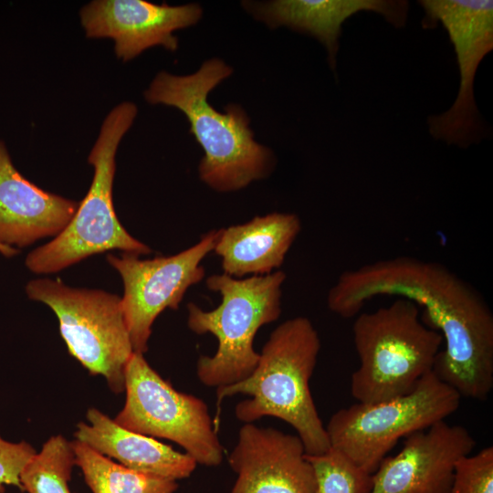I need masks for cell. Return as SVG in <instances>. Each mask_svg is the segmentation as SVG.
<instances>
[{
  "label": "cell",
  "instance_id": "6da1fadb",
  "mask_svg": "<svg viewBox=\"0 0 493 493\" xmlns=\"http://www.w3.org/2000/svg\"><path fill=\"white\" fill-rule=\"evenodd\" d=\"M385 295L415 302L424 324L442 335L435 375L461 397L486 400L493 388V313L481 293L439 262L400 256L341 273L327 306L349 319Z\"/></svg>",
  "mask_w": 493,
  "mask_h": 493
},
{
  "label": "cell",
  "instance_id": "7a4b0ae2",
  "mask_svg": "<svg viewBox=\"0 0 493 493\" xmlns=\"http://www.w3.org/2000/svg\"><path fill=\"white\" fill-rule=\"evenodd\" d=\"M233 72L219 58L205 61L185 76L159 72L144 91L151 104L180 110L187 118L190 132L204 151L200 179L217 192H234L269 175L275 166L272 152L254 139L249 119L237 105L226 112L208 102V94Z\"/></svg>",
  "mask_w": 493,
  "mask_h": 493
},
{
  "label": "cell",
  "instance_id": "3957f363",
  "mask_svg": "<svg viewBox=\"0 0 493 493\" xmlns=\"http://www.w3.org/2000/svg\"><path fill=\"white\" fill-rule=\"evenodd\" d=\"M320 351L318 331L308 318L285 320L271 332L247 378L216 388L218 407L226 397L246 394L251 398L235 408L238 420L279 418L297 431L307 455L326 452L329 437L309 390Z\"/></svg>",
  "mask_w": 493,
  "mask_h": 493
},
{
  "label": "cell",
  "instance_id": "277c9868",
  "mask_svg": "<svg viewBox=\"0 0 493 493\" xmlns=\"http://www.w3.org/2000/svg\"><path fill=\"white\" fill-rule=\"evenodd\" d=\"M419 306L404 298L360 312L352 325L360 365L351 377L357 403L404 395L433 371L442 335L421 320Z\"/></svg>",
  "mask_w": 493,
  "mask_h": 493
},
{
  "label": "cell",
  "instance_id": "5b68a950",
  "mask_svg": "<svg viewBox=\"0 0 493 493\" xmlns=\"http://www.w3.org/2000/svg\"><path fill=\"white\" fill-rule=\"evenodd\" d=\"M281 270L263 276L235 278L226 274L209 276L205 284L218 292L221 303L212 310L187 305V326L195 334H213L218 341L213 356L202 355L196 364L199 381L208 387L235 384L255 370L259 352L254 349L257 330L281 314Z\"/></svg>",
  "mask_w": 493,
  "mask_h": 493
},
{
  "label": "cell",
  "instance_id": "8992f818",
  "mask_svg": "<svg viewBox=\"0 0 493 493\" xmlns=\"http://www.w3.org/2000/svg\"><path fill=\"white\" fill-rule=\"evenodd\" d=\"M136 115V105L124 101L106 116L88 157L94 168L89 189L65 229L27 255L25 264L30 271L58 272L88 257L113 249L138 256L152 252L122 226L112 200L117 149Z\"/></svg>",
  "mask_w": 493,
  "mask_h": 493
},
{
  "label": "cell",
  "instance_id": "52a82bcc",
  "mask_svg": "<svg viewBox=\"0 0 493 493\" xmlns=\"http://www.w3.org/2000/svg\"><path fill=\"white\" fill-rule=\"evenodd\" d=\"M460 400L432 371L406 394L338 410L325 427L330 446L372 475L401 438L446 420Z\"/></svg>",
  "mask_w": 493,
  "mask_h": 493
},
{
  "label": "cell",
  "instance_id": "ba28073f",
  "mask_svg": "<svg viewBox=\"0 0 493 493\" xmlns=\"http://www.w3.org/2000/svg\"><path fill=\"white\" fill-rule=\"evenodd\" d=\"M26 292L57 315L69 353L91 374L102 375L115 393L123 392L125 369L133 349L121 298L50 278L30 280Z\"/></svg>",
  "mask_w": 493,
  "mask_h": 493
},
{
  "label": "cell",
  "instance_id": "9c48e42d",
  "mask_svg": "<svg viewBox=\"0 0 493 493\" xmlns=\"http://www.w3.org/2000/svg\"><path fill=\"white\" fill-rule=\"evenodd\" d=\"M126 400L114 421L121 427L181 446L196 464L218 466L223 446L204 400L176 391L147 362L131 354L125 369Z\"/></svg>",
  "mask_w": 493,
  "mask_h": 493
},
{
  "label": "cell",
  "instance_id": "30bf717a",
  "mask_svg": "<svg viewBox=\"0 0 493 493\" xmlns=\"http://www.w3.org/2000/svg\"><path fill=\"white\" fill-rule=\"evenodd\" d=\"M424 28L440 23L446 30L456 55L460 72L458 94L446 111L428 117L429 132L447 144L467 148L486 135V128L474 97L478 65L493 49V1L421 0Z\"/></svg>",
  "mask_w": 493,
  "mask_h": 493
},
{
  "label": "cell",
  "instance_id": "8fae6325",
  "mask_svg": "<svg viewBox=\"0 0 493 493\" xmlns=\"http://www.w3.org/2000/svg\"><path fill=\"white\" fill-rule=\"evenodd\" d=\"M219 234L220 229L211 230L195 245L169 257L107 255L123 282L121 307L134 352L147 351L155 319L167 308L177 309L188 288L205 278L201 263L214 250Z\"/></svg>",
  "mask_w": 493,
  "mask_h": 493
},
{
  "label": "cell",
  "instance_id": "7c38bea8",
  "mask_svg": "<svg viewBox=\"0 0 493 493\" xmlns=\"http://www.w3.org/2000/svg\"><path fill=\"white\" fill-rule=\"evenodd\" d=\"M475 446L466 427L439 421L407 435L395 456L384 457L370 493H449L457 461Z\"/></svg>",
  "mask_w": 493,
  "mask_h": 493
},
{
  "label": "cell",
  "instance_id": "4fadbf2b",
  "mask_svg": "<svg viewBox=\"0 0 493 493\" xmlns=\"http://www.w3.org/2000/svg\"><path fill=\"white\" fill-rule=\"evenodd\" d=\"M203 10L197 4L157 5L142 0H94L80 10L87 37H110L122 61L131 60L152 47L174 51L173 32L195 25Z\"/></svg>",
  "mask_w": 493,
  "mask_h": 493
},
{
  "label": "cell",
  "instance_id": "5bb4252c",
  "mask_svg": "<svg viewBox=\"0 0 493 493\" xmlns=\"http://www.w3.org/2000/svg\"><path fill=\"white\" fill-rule=\"evenodd\" d=\"M236 473L230 493H315L313 467L298 435L244 424L228 456Z\"/></svg>",
  "mask_w": 493,
  "mask_h": 493
},
{
  "label": "cell",
  "instance_id": "9a60e30c",
  "mask_svg": "<svg viewBox=\"0 0 493 493\" xmlns=\"http://www.w3.org/2000/svg\"><path fill=\"white\" fill-rule=\"evenodd\" d=\"M79 205L22 176L0 141V244L26 247L41 238L56 237Z\"/></svg>",
  "mask_w": 493,
  "mask_h": 493
},
{
  "label": "cell",
  "instance_id": "2e32d148",
  "mask_svg": "<svg viewBox=\"0 0 493 493\" xmlns=\"http://www.w3.org/2000/svg\"><path fill=\"white\" fill-rule=\"evenodd\" d=\"M251 5L256 16L272 27L288 26L316 37L326 47L333 71L341 26L350 16L372 11L400 28L404 26L409 11L405 0H277Z\"/></svg>",
  "mask_w": 493,
  "mask_h": 493
},
{
  "label": "cell",
  "instance_id": "e0dca14e",
  "mask_svg": "<svg viewBox=\"0 0 493 493\" xmlns=\"http://www.w3.org/2000/svg\"><path fill=\"white\" fill-rule=\"evenodd\" d=\"M301 230L292 213H271L220 229L215 253L221 257L224 273L235 278L263 276L284 263Z\"/></svg>",
  "mask_w": 493,
  "mask_h": 493
},
{
  "label": "cell",
  "instance_id": "ac0fdd59",
  "mask_svg": "<svg viewBox=\"0 0 493 493\" xmlns=\"http://www.w3.org/2000/svg\"><path fill=\"white\" fill-rule=\"evenodd\" d=\"M87 419L89 424H78L76 440L130 469L176 481L188 477L196 467L188 454L125 429L96 408L88 410Z\"/></svg>",
  "mask_w": 493,
  "mask_h": 493
},
{
  "label": "cell",
  "instance_id": "d6986e66",
  "mask_svg": "<svg viewBox=\"0 0 493 493\" xmlns=\"http://www.w3.org/2000/svg\"><path fill=\"white\" fill-rule=\"evenodd\" d=\"M71 444L75 464L93 493H173L178 488L174 480L130 469L79 441Z\"/></svg>",
  "mask_w": 493,
  "mask_h": 493
},
{
  "label": "cell",
  "instance_id": "ffe728a7",
  "mask_svg": "<svg viewBox=\"0 0 493 493\" xmlns=\"http://www.w3.org/2000/svg\"><path fill=\"white\" fill-rule=\"evenodd\" d=\"M75 464L72 444L64 436L50 437L20 474L28 493H71L68 481Z\"/></svg>",
  "mask_w": 493,
  "mask_h": 493
},
{
  "label": "cell",
  "instance_id": "44dd1931",
  "mask_svg": "<svg viewBox=\"0 0 493 493\" xmlns=\"http://www.w3.org/2000/svg\"><path fill=\"white\" fill-rule=\"evenodd\" d=\"M307 457L315 473V493H370L372 475L340 451L330 447L322 454Z\"/></svg>",
  "mask_w": 493,
  "mask_h": 493
},
{
  "label": "cell",
  "instance_id": "7402d4cb",
  "mask_svg": "<svg viewBox=\"0 0 493 493\" xmlns=\"http://www.w3.org/2000/svg\"><path fill=\"white\" fill-rule=\"evenodd\" d=\"M449 493H493V446L459 459Z\"/></svg>",
  "mask_w": 493,
  "mask_h": 493
},
{
  "label": "cell",
  "instance_id": "603a6c76",
  "mask_svg": "<svg viewBox=\"0 0 493 493\" xmlns=\"http://www.w3.org/2000/svg\"><path fill=\"white\" fill-rule=\"evenodd\" d=\"M35 448L22 441L12 443L0 436V493L5 486H15L23 490L20 474L36 454Z\"/></svg>",
  "mask_w": 493,
  "mask_h": 493
},
{
  "label": "cell",
  "instance_id": "cb8c5ba5",
  "mask_svg": "<svg viewBox=\"0 0 493 493\" xmlns=\"http://www.w3.org/2000/svg\"><path fill=\"white\" fill-rule=\"evenodd\" d=\"M0 253L6 257H11L19 254V250L16 249V247L0 244Z\"/></svg>",
  "mask_w": 493,
  "mask_h": 493
}]
</instances>
